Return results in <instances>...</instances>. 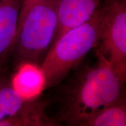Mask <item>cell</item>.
<instances>
[{
    "instance_id": "obj_4",
    "label": "cell",
    "mask_w": 126,
    "mask_h": 126,
    "mask_svg": "<svg viewBox=\"0 0 126 126\" xmlns=\"http://www.w3.org/2000/svg\"><path fill=\"white\" fill-rule=\"evenodd\" d=\"M96 50L126 79V0H103Z\"/></svg>"
},
{
    "instance_id": "obj_5",
    "label": "cell",
    "mask_w": 126,
    "mask_h": 126,
    "mask_svg": "<svg viewBox=\"0 0 126 126\" xmlns=\"http://www.w3.org/2000/svg\"><path fill=\"white\" fill-rule=\"evenodd\" d=\"M103 1L58 0L57 4V26L51 47L67 31L89 20Z\"/></svg>"
},
{
    "instance_id": "obj_7",
    "label": "cell",
    "mask_w": 126,
    "mask_h": 126,
    "mask_svg": "<svg viewBox=\"0 0 126 126\" xmlns=\"http://www.w3.org/2000/svg\"><path fill=\"white\" fill-rule=\"evenodd\" d=\"M45 106L42 94L26 99L18 113L1 121L0 126H53Z\"/></svg>"
},
{
    "instance_id": "obj_12",
    "label": "cell",
    "mask_w": 126,
    "mask_h": 126,
    "mask_svg": "<svg viewBox=\"0 0 126 126\" xmlns=\"http://www.w3.org/2000/svg\"><path fill=\"white\" fill-rule=\"evenodd\" d=\"M42 0H22V4L21 9L19 14V17L18 25L21 22L22 20H23V18L25 17V15L28 12L30 8L35 4L36 3L39 2Z\"/></svg>"
},
{
    "instance_id": "obj_10",
    "label": "cell",
    "mask_w": 126,
    "mask_h": 126,
    "mask_svg": "<svg viewBox=\"0 0 126 126\" xmlns=\"http://www.w3.org/2000/svg\"><path fill=\"white\" fill-rule=\"evenodd\" d=\"M26 100L11 83L0 88V122L18 113Z\"/></svg>"
},
{
    "instance_id": "obj_3",
    "label": "cell",
    "mask_w": 126,
    "mask_h": 126,
    "mask_svg": "<svg viewBox=\"0 0 126 126\" xmlns=\"http://www.w3.org/2000/svg\"><path fill=\"white\" fill-rule=\"evenodd\" d=\"M58 0H42L32 7L19 24L8 57L15 71L20 66L39 67L49 51L57 26Z\"/></svg>"
},
{
    "instance_id": "obj_11",
    "label": "cell",
    "mask_w": 126,
    "mask_h": 126,
    "mask_svg": "<svg viewBox=\"0 0 126 126\" xmlns=\"http://www.w3.org/2000/svg\"><path fill=\"white\" fill-rule=\"evenodd\" d=\"M13 75H11L8 66L0 65V88L11 83Z\"/></svg>"
},
{
    "instance_id": "obj_1",
    "label": "cell",
    "mask_w": 126,
    "mask_h": 126,
    "mask_svg": "<svg viewBox=\"0 0 126 126\" xmlns=\"http://www.w3.org/2000/svg\"><path fill=\"white\" fill-rule=\"evenodd\" d=\"M96 64L78 66L43 94L46 113L54 126H82L105 107L126 98V81L96 50Z\"/></svg>"
},
{
    "instance_id": "obj_9",
    "label": "cell",
    "mask_w": 126,
    "mask_h": 126,
    "mask_svg": "<svg viewBox=\"0 0 126 126\" xmlns=\"http://www.w3.org/2000/svg\"><path fill=\"white\" fill-rule=\"evenodd\" d=\"M126 98L99 110L83 123L82 126H126Z\"/></svg>"
},
{
    "instance_id": "obj_8",
    "label": "cell",
    "mask_w": 126,
    "mask_h": 126,
    "mask_svg": "<svg viewBox=\"0 0 126 126\" xmlns=\"http://www.w3.org/2000/svg\"><path fill=\"white\" fill-rule=\"evenodd\" d=\"M11 83L23 98L29 99L42 92L44 79L39 67L25 64L16 70L12 76Z\"/></svg>"
},
{
    "instance_id": "obj_6",
    "label": "cell",
    "mask_w": 126,
    "mask_h": 126,
    "mask_svg": "<svg viewBox=\"0 0 126 126\" xmlns=\"http://www.w3.org/2000/svg\"><path fill=\"white\" fill-rule=\"evenodd\" d=\"M22 0H0V65H7L16 35Z\"/></svg>"
},
{
    "instance_id": "obj_2",
    "label": "cell",
    "mask_w": 126,
    "mask_h": 126,
    "mask_svg": "<svg viewBox=\"0 0 126 126\" xmlns=\"http://www.w3.org/2000/svg\"><path fill=\"white\" fill-rule=\"evenodd\" d=\"M102 15L101 4L89 20L67 31L50 48L39 67L44 79L42 93L63 81L96 47Z\"/></svg>"
}]
</instances>
